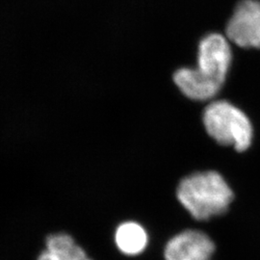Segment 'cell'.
<instances>
[{"instance_id":"cell-1","label":"cell","mask_w":260,"mask_h":260,"mask_svg":"<svg viewBox=\"0 0 260 260\" xmlns=\"http://www.w3.org/2000/svg\"><path fill=\"white\" fill-rule=\"evenodd\" d=\"M232 49L223 35L205 36L199 45L197 68H182L174 75V81L187 98L205 102L219 93L232 62Z\"/></svg>"},{"instance_id":"cell-2","label":"cell","mask_w":260,"mask_h":260,"mask_svg":"<svg viewBox=\"0 0 260 260\" xmlns=\"http://www.w3.org/2000/svg\"><path fill=\"white\" fill-rule=\"evenodd\" d=\"M177 200L199 221L225 213L233 201L231 187L217 172L207 171L184 177L178 184Z\"/></svg>"},{"instance_id":"cell-3","label":"cell","mask_w":260,"mask_h":260,"mask_svg":"<svg viewBox=\"0 0 260 260\" xmlns=\"http://www.w3.org/2000/svg\"><path fill=\"white\" fill-rule=\"evenodd\" d=\"M204 124L207 133L223 146H233L244 151L251 146L252 126L244 112L225 101H216L204 112Z\"/></svg>"},{"instance_id":"cell-4","label":"cell","mask_w":260,"mask_h":260,"mask_svg":"<svg viewBox=\"0 0 260 260\" xmlns=\"http://www.w3.org/2000/svg\"><path fill=\"white\" fill-rule=\"evenodd\" d=\"M226 37L243 48H260V1L242 0L226 25Z\"/></svg>"},{"instance_id":"cell-5","label":"cell","mask_w":260,"mask_h":260,"mask_svg":"<svg viewBox=\"0 0 260 260\" xmlns=\"http://www.w3.org/2000/svg\"><path fill=\"white\" fill-rule=\"evenodd\" d=\"M215 245L208 235L187 230L168 242L164 251L166 260H210Z\"/></svg>"},{"instance_id":"cell-6","label":"cell","mask_w":260,"mask_h":260,"mask_svg":"<svg viewBox=\"0 0 260 260\" xmlns=\"http://www.w3.org/2000/svg\"><path fill=\"white\" fill-rule=\"evenodd\" d=\"M47 247L38 260H90L74 239L64 233L48 236Z\"/></svg>"},{"instance_id":"cell-7","label":"cell","mask_w":260,"mask_h":260,"mask_svg":"<svg viewBox=\"0 0 260 260\" xmlns=\"http://www.w3.org/2000/svg\"><path fill=\"white\" fill-rule=\"evenodd\" d=\"M116 243L123 253L130 255L138 254L147 247L148 234L139 223H122L117 230Z\"/></svg>"}]
</instances>
